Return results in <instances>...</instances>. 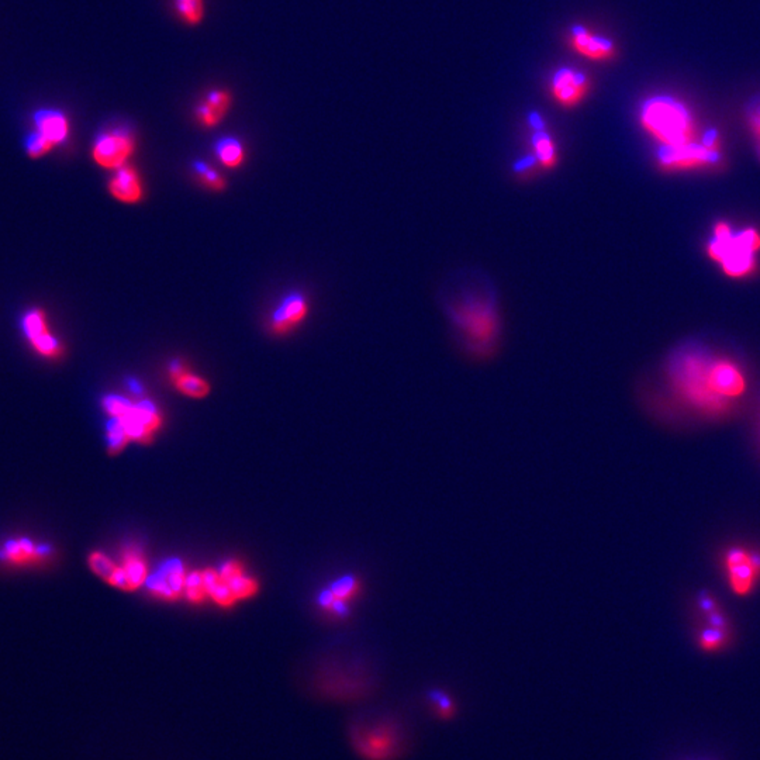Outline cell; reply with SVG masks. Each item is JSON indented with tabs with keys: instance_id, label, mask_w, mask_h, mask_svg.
I'll return each mask as SVG.
<instances>
[{
	"instance_id": "cell-12",
	"label": "cell",
	"mask_w": 760,
	"mask_h": 760,
	"mask_svg": "<svg viewBox=\"0 0 760 760\" xmlns=\"http://www.w3.org/2000/svg\"><path fill=\"white\" fill-rule=\"evenodd\" d=\"M23 329L33 348L47 358H58L63 353L60 341L50 333L43 310H30L23 319Z\"/></svg>"
},
{
	"instance_id": "cell-23",
	"label": "cell",
	"mask_w": 760,
	"mask_h": 760,
	"mask_svg": "<svg viewBox=\"0 0 760 760\" xmlns=\"http://www.w3.org/2000/svg\"><path fill=\"white\" fill-rule=\"evenodd\" d=\"M201 576H203L204 587L208 590V596H210L220 606H233L237 599L231 592L227 582L221 577L220 572L214 569H206L201 572Z\"/></svg>"
},
{
	"instance_id": "cell-17",
	"label": "cell",
	"mask_w": 760,
	"mask_h": 760,
	"mask_svg": "<svg viewBox=\"0 0 760 760\" xmlns=\"http://www.w3.org/2000/svg\"><path fill=\"white\" fill-rule=\"evenodd\" d=\"M233 103V96L224 90H211L206 95L196 110L198 122L204 127H216L227 115Z\"/></svg>"
},
{
	"instance_id": "cell-19",
	"label": "cell",
	"mask_w": 760,
	"mask_h": 760,
	"mask_svg": "<svg viewBox=\"0 0 760 760\" xmlns=\"http://www.w3.org/2000/svg\"><path fill=\"white\" fill-rule=\"evenodd\" d=\"M572 43L582 56L592 60H609L614 56V44L611 41L592 34L583 27L573 29Z\"/></svg>"
},
{
	"instance_id": "cell-20",
	"label": "cell",
	"mask_w": 760,
	"mask_h": 760,
	"mask_svg": "<svg viewBox=\"0 0 760 760\" xmlns=\"http://www.w3.org/2000/svg\"><path fill=\"white\" fill-rule=\"evenodd\" d=\"M169 376H171L175 388L178 389L182 395L193 398H203L210 393L209 382H206L201 376L192 373L179 361H175L169 366Z\"/></svg>"
},
{
	"instance_id": "cell-13",
	"label": "cell",
	"mask_w": 760,
	"mask_h": 760,
	"mask_svg": "<svg viewBox=\"0 0 760 760\" xmlns=\"http://www.w3.org/2000/svg\"><path fill=\"white\" fill-rule=\"evenodd\" d=\"M309 314V304L302 295L294 294L285 297L270 320V329L275 334L284 336L299 326Z\"/></svg>"
},
{
	"instance_id": "cell-1",
	"label": "cell",
	"mask_w": 760,
	"mask_h": 760,
	"mask_svg": "<svg viewBox=\"0 0 760 760\" xmlns=\"http://www.w3.org/2000/svg\"><path fill=\"white\" fill-rule=\"evenodd\" d=\"M642 127L661 147L697 141L695 119L683 103L666 95L653 96L642 105Z\"/></svg>"
},
{
	"instance_id": "cell-4",
	"label": "cell",
	"mask_w": 760,
	"mask_h": 760,
	"mask_svg": "<svg viewBox=\"0 0 760 760\" xmlns=\"http://www.w3.org/2000/svg\"><path fill=\"white\" fill-rule=\"evenodd\" d=\"M353 745L366 760H393L402 755L405 730L390 717L373 720L372 724L354 725Z\"/></svg>"
},
{
	"instance_id": "cell-28",
	"label": "cell",
	"mask_w": 760,
	"mask_h": 760,
	"mask_svg": "<svg viewBox=\"0 0 760 760\" xmlns=\"http://www.w3.org/2000/svg\"><path fill=\"white\" fill-rule=\"evenodd\" d=\"M88 565L96 576L105 580L106 583H109L115 569H117V565L107 555L99 552V551L90 553V558H88Z\"/></svg>"
},
{
	"instance_id": "cell-16",
	"label": "cell",
	"mask_w": 760,
	"mask_h": 760,
	"mask_svg": "<svg viewBox=\"0 0 760 760\" xmlns=\"http://www.w3.org/2000/svg\"><path fill=\"white\" fill-rule=\"evenodd\" d=\"M361 592V582L355 576H346L334 583L331 589L323 593L320 599L324 609L331 610L337 616H346L348 602L355 599Z\"/></svg>"
},
{
	"instance_id": "cell-22",
	"label": "cell",
	"mask_w": 760,
	"mask_h": 760,
	"mask_svg": "<svg viewBox=\"0 0 760 760\" xmlns=\"http://www.w3.org/2000/svg\"><path fill=\"white\" fill-rule=\"evenodd\" d=\"M218 572H220L221 577L227 582L235 599H248L257 593V582L243 575L240 563H224Z\"/></svg>"
},
{
	"instance_id": "cell-35",
	"label": "cell",
	"mask_w": 760,
	"mask_h": 760,
	"mask_svg": "<svg viewBox=\"0 0 760 760\" xmlns=\"http://www.w3.org/2000/svg\"><path fill=\"white\" fill-rule=\"evenodd\" d=\"M747 119H749L750 130L756 137L760 155V96L752 99L747 106Z\"/></svg>"
},
{
	"instance_id": "cell-18",
	"label": "cell",
	"mask_w": 760,
	"mask_h": 760,
	"mask_svg": "<svg viewBox=\"0 0 760 760\" xmlns=\"http://www.w3.org/2000/svg\"><path fill=\"white\" fill-rule=\"evenodd\" d=\"M109 192L115 201L122 203H139L142 199V184L139 172L132 167H123L117 169L112 181L109 182Z\"/></svg>"
},
{
	"instance_id": "cell-27",
	"label": "cell",
	"mask_w": 760,
	"mask_h": 760,
	"mask_svg": "<svg viewBox=\"0 0 760 760\" xmlns=\"http://www.w3.org/2000/svg\"><path fill=\"white\" fill-rule=\"evenodd\" d=\"M534 149H535V158L542 165L543 168H553L557 164V149L547 132L538 130L534 134Z\"/></svg>"
},
{
	"instance_id": "cell-30",
	"label": "cell",
	"mask_w": 760,
	"mask_h": 760,
	"mask_svg": "<svg viewBox=\"0 0 760 760\" xmlns=\"http://www.w3.org/2000/svg\"><path fill=\"white\" fill-rule=\"evenodd\" d=\"M193 169L206 188L211 189L214 192H223L226 189V179L216 169L209 167L208 164L196 162L193 165Z\"/></svg>"
},
{
	"instance_id": "cell-6",
	"label": "cell",
	"mask_w": 760,
	"mask_h": 760,
	"mask_svg": "<svg viewBox=\"0 0 760 760\" xmlns=\"http://www.w3.org/2000/svg\"><path fill=\"white\" fill-rule=\"evenodd\" d=\"M720 140L717 132H710L701 141L678 147H661L659 167L668 171H690L715 167L720 162Z\"/></svg>"
},
{
	"instance_id": "cell-29",
	"label": "cell",
	"mask_w": 760,
	"mask_h": 760,
	"mask_svg": "<svg viewBox=\"0 0 760 760\" xmlns=\"http://www.w3.org/2000/svg\"><path fill=\"white\" fill-rule=\"evenodd\" d=\"M430 701V708L438 718L442 720H449L455 715V703L452 698L444 693V691L434 690L428 696Z\"/></svg>"
},
{
	"instance_id": "cell-11",
	"label": "cell",
	"mask_w": 760,
	"mask_h": 760,
	"mask_svg": "<svg viewBox=\"0 0 760 760\" xmlns=\"http://www.w3.org/2000/svg\"><path fill=\"white\" fill-rule=\"evenodd\" d=\"M710 386L718 397L728 402L730 398L744 395L747 390V379L734 363L727 359H713L710 366Z\"/></svg>"
},
{
	"instance_id": "cell-10",
	"label": "cell",
	"mask_w": 760,
	"mask_h": 760,
	"mask_svg": "<svg viewBox=\"0 0 760 760\" xmlns=\"http://www.w3.org/2000/svg\"><path fill=\"white\" fill-rule=\"evenodd\" d=\"M132 135L125 130L103 132L93 145V159L106 169H120L134 152Z\"/></svg>"
},
{
	"instance_id": "cell-32",
	"label": "cell",
	"mask_w": 760,
	"mask_h": 760,
	"mask_svg": "<svg viewBox=\"0 0 760 760\" xmlns=\"http://www.w3.org/2000/svg\"><path fill=\"white\" fill-rule=\"evenodd\" d=\"M176 9L186 23L196 26L204 17L203 0H176Z\"/></svg>"
},
{
	"instance_id": "cell-33",
	"label": "cell",
	"mask_w": 760,
	"mask_h": 760,
	"mask_svg": "<svg viewBox=\"0 0 760 760\" xmlns=\"http://www.w3.org/2000/svg\"><path fill=\"white\" fill-rule=\"evenodd\" d=\"M184 594L191 602H203L204 597L208 596V590L204 587L203 576L201 572H193L186 576L184 582Z\"/></svg>"
},
{
	"instance_id": "cell-31",
	"label": "cell",
	"mask_w": 760,
	"mask_h": 760,
	"mask_svg": "<svg viewBox=\"0 0 760 760\" xmlns=\"http://www.w3.org/2000/svg\"><path fill=\"white\" fill-rule=\"evenodd\" d=\"M129 442L130 438L125 434L122 423L115 418H110V422L107 423V451L110 454L122 452Z\"/></svg>"
},
{
	"instance_id": "cell-9",
	"label": "cell",
	"mask_w": 760,
	"mask_h": 760,
	"mask_svg": "<svg viewBox=\"0 0 760 760\" xmlns=\"http://www.w3.org/2000/svg\"><path fill=\"white\" fill-rule=\"evenodd\" d=\"M724 567L732 593L749 596L760 580V553L744 547L730 548L725 552Z\"/></svg>"
},
{
	"instance_id": "cell-7",
	"label": "cell",
	"mask_w": 760,
	"mask_h": 760,
	"mask_svg": "<svg viewBox=\"0 0 760 760\" xmlns=\"http://www.w3.org/2000/svg\"><path fill=\"white\" fill-rule=\"evenodd\" d=\"M455 324L467 339L476 344L491 343L497 333V316L489 302L466 299L452 310Z\"/></svg>"
},
{
	"instance_id": "cell-2",
	"label": "cell",
	"mask_w": 760,
	"mask_h": 760,
	"mask_svg": "<svg viewBox=\"0 0 760 760\" xmlns=\"http://www.w3.org/2000/svg\"><path fill=\"white\" fill-rule=\"evenodd\" d=\"M708 255L730 278H745L756 269L760 233L754 227L734 233L727 221H718L708 243Z\"/></svg>"
},
{
	"instance_id": "cell-25",
	"label": "cell",
	"mask_w": 760,
	"mask_h": 760,
	"mask_svg": "<svg viewBox=\"0 0 760 760\" xmlns=\"http://www.w3.org/2000/svg\"><path fill=\"white\" fill-rule=\"evenodd\" d=\"M218 158L228 168H238L245 159V149L243 144L235 139H223L216 145Z\"/></svg>"
},
{
	"instance_id": "cell-8",
	"label": "cell",
	"mask_w": 760,
	"mask_h": 760,
	"mask_svg": "<svg viewBox=\"0 0 760 760\" xmlns=\"http://www.w3.org/2000/svg\"><path fill=\"white\" fill-rule=\"evenodd\" d=\"M56 553L51 543L26 535H14L0 543V563L16 569H34L50 565Z\"/></svg>"
},
{
	"instance_id": "cell-21",
	"label": "cell",
	"mask_w": 760,
	"mask_h": 760,
	"mask_svg": "<svg viewBox=\"0 0 760 760\" xmlns=\"http://www.w3.org/2000/svg\"><path fill=\"white\" fill-rule=\"evenodd\" d=\"M37 132L50 140L54 145L65 141L70 134V123L65 115L56 110H41L36 115Z\"/></svg>"
},
{
	"instance_id": "cell-34",
	"label": "cell",
	"mask_w": 760,
	"mask_h": 760,
	"mask_svg": "<svg viewBox=\"0 0 760 760\" xmlns=\"http://www.w3.org/2000/svg\"><path fill=\"white\" fill-rule=\"evenodd\" d=\"M53 147V142L38 132H33L27 140V154L30 155L31 158L43 157L47 152L51 151Z\"/></svg>"
},
{
	"instance_id": "cell-15",
	"label": "cell",
	"mask_w": 760,
	"mask_h": 760,
	"mask_svg": "<svg viewBox=\"0 0 760 760\" xmlns=\"http://www.w3.org/2000/svg\"><path fill=\"white\" fill-rule=\"evenodd\" d=\"M587 88H589V83H587L586 78L582 73H575V71L568 70V68L558 71L557 75L553 78V96L558 102L562 103L563 106H568V107L577 105L586 95Z\"/></svg>"
},
{
	"instance_id": "cell-26",
	"label": "cell",
	"mask_w": 760,
	"mask_h": 760,
	"mask_svg": "<svg viewBox=\"0 0 760 760\" xmlns=\"http://www.w3.org/2000/svg\"><path fill=\"white\" fill-rule=\"evenodd\" d=\"M728 641H730L728 631L711 626L701 629L697 636L698 648L705 653H717L722 651L727 646Z\"/></svg>"
},
{
	"instance_id": "cell-3",
	"label": "cell",
	"mask_w": 760,
	"mask_h": 760,
	"mask_svg": "<svg viewBox=\"0 0 760 760\" xmlns=\"http://www.w3.org/2000/svg\"><path fill=\"white\" fill-rule=\"evenodd\" d=\"M713 359L698 348H686L671 361V378L679 392L691 405L708 413L722 412L728 402L718 397L710 386V366Z\"/></svg>"
},
{
	"instance_id": "cell-24",
	"label": "cell",
	"mask_w": 760,
	"mask_h": 760,
	"mask_svg": "<svg viewBox=\"0 0 760 760\" xmlns=\"http://www.w3.org/2000/svg\"><path fill=\"white\" fill-rule=\"evenodd\" d=\"M123 569L129 579L132 590L139 589L149 576V569L139 551L127 550L123 555Z\"/></svg>"
},
{
	"instance_id": "cell-5",
	"label": "cell",
	"mask_w": 760,
	"mask_h": 760,
	"mask_svg": "<svg viewBox=\"0 0 760 760\" xmlns=\"http://www.w3.org/2000/svg\"><path fill=\"white\" fill-rule=\"evenodd\" d=\"M102 406L110 418L122 423L130 441H151L154 432L161 427V415L151 402H132L122 396L107 395Z\"/></svg>"
},
{
	"instance_id": "cell-14",
	"label": "cell",
	"mask_w": 760,
	"mask_h": 760,
	"mask_svg": "<svg viewBox=\"0 0 760 760\" xmlns=\"http://www.w3.org/2000/svg\"><path fill=\"white\" fill-rule=\"evenodd\" d=\"M186 573L181 562L165 563L161 570L155 573L154 576L149 580V587L152 594L161 597V599L175 600L181 596L182 592H184V582H186Z\"/></svg>"
}]
</instances>
